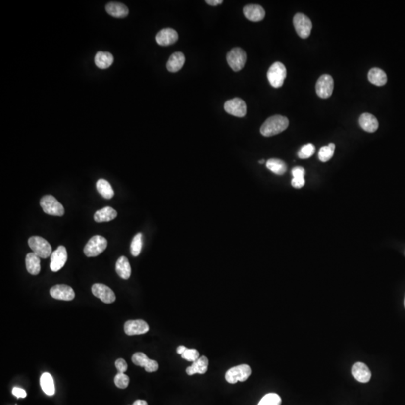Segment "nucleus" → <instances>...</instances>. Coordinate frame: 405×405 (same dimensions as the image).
I'll use <instances>...</instances> for the list:
<instances>
[{
	"label": "nucleus",
	"instance_id": "31",
	"mask_svg": "<svg viewBox=\"0 0 405 405\" xmlns=\"http://www.w3.org/2000/svg\"><path fill=\"white\" fill-rule=\"evenodd\" d=\"M335 148H336V145L333 143H330L327 146L321 147L318 153L320 161L322 162L330 161L334 155Z\"/></svg>",
	"mask_w": 405,
	"mask_h": 405
},
{
	"label": "nucleus",
	"instance_id": "45",
	"mask_svg": "<svg viewBox=\"0 0 405 405\" xmlns=\"http://www.w3.org/2000/svg\"></svg>",
	"mask_w": 405,
	"mask_h": 405
},
{
	"label": "nucleus",
	"instance_id": "41",
	"mask_svg": "<svg viewBox=\"0 0 405 405\" xmlns=\"http://www.w3.org/2000/svg\"><path fill=\"white\" fill-rule=\"evenodd\" d=\"M206 3L212 6H216V5H221L223 3L222 0H206Z\"/></svg>",
	"mask_w": 405,
	"mask_h": 405
},
{
	"label": "nucleus",
	"instance_id": "6",
	"mask_svg": "<svg viewBox=\"0 0 405 405\" xmlns=\"http://www.w3.org/2000/svg\"><path fill=\"white\" fill-rule=\"evenodd\" d=\"M40 205L45 213L54 216H62L65 209L60 202L52 195H45L41 199Z\"/></svg>",
	"mask_w": 405,
	"mask_h": 405
},
{
	"label": "nucleus",
	"instance_id": "33",
	"mask_svg": "<svg viewBox=\"0 0 405 405\" xmlns=\"http://www.w3.org/2000/svg\"><path fill=\"white\" fill-rule=\"evenodd\" d=\"M143 246V235L139 233L135 236L131 244V253L134 257H138L141 253Z\"/></svg>",
	"mask_w": 405,
	"mask_h": 405
},
{
	"label": "nucleus",
	"instance_id": "7",
	"mask_svg": "<svg viewBox=\"0 0 405 405\" xmlns=\"http://www.w3.org/2000/svg\"><path fill=\"white\" fill-rule=\"evenodd\" d=\"M294 25L297 34L302 39H307L311 34L312 23L305 14L297 13L294 17Z\"/></svg>",
	"mask_w": 405,
	"mask_h": 405
},
{
	"label": "nucleus",
	"instance_id": "19",
	"mask_svg": "<svg viewBox=\"0 0 405 405\" xmlns=\"http://www.w3.org/2000/svg\"><path fill=\"white\" fill-rule=\"evenodd\" d=\"M359 122L362 129L369 133L376 132L379 127L377 118L371 113H362L359 117Z\"/></svg>",
	"mask_w": 405,
	"mask_h": 405
},
{
	"label": "nucleus",
	"instance_id": "16",
	"mask_svg": "<svg viewBox=\"0 0 405 405\" xmlns=\"http://www.w3.org/2000/svg\"><path fill=\"white\" fill-rule=\"evenodd\" d=\"M351 372H352L353 377L356 379V381L362 384L368 383L371 377V371L368 366L362 362H356L353 365Z\"/></svg>",
	"mask_w": 405,
	"mask_h": 405
},
{
	"label": "nucleus",
	"instance_id": "4",
	"mask_svg": "<svg viewBox=\"0 0 405 405\" xmlns=\"http://www.w3.org/2000/svg\"><path fill=\"white\" fill-rule=\"evenodd\" d=\"M251 374H252V369L250 366L246 364H243V365H237V366L230 368L226 372L225 379L229 384H237L238 381L244 382L250 377Z\"/></svg>",
	"mask_w": 405,
	"mask_h": 405
},
{
	"label": "nucleus",
	"instance_id": "2",
	"mask_svg": "<svg viewBox=\"0 0 405 405\" xmlns=\"http://www.w3.org/2000/svg\"><path fill=\"white\" fill-rule=\"evenodd\" d=\"M286 68L282 62H275L268 70V81L274 88L282 87L285 82V80L286 79Z\"/></svg>",
	"mask_w": 405,
	"mask_h": 405
},
{
	"label": "nucleus",
	"instance_id": "44",
	"mask_svg": "<svg viewBox=\"0 0 405 405\" xmlns=\"http://www.w3.org/2000/svg\"><path fill=\"white\" fill-rule=\"evenodd\" d=\"M264 162H265L264 160H261V161H259V163H260V164H263V163Z\"/></svg>",
	"mask_w": 405,
	"mask_h": 405
},
{
	"label": "nucleus",
	"instance_id": "20",
	"mask_svg": "<svg viewBox=\"0 0 405 405\" xmlns=\"http://www.w3.org/2000/svg\"><path fill=\"white\" fill-rule=\"evenodd\" d=\"M209 366V359L206 356H202L199 357L198 360L193 362L191 366L186 368V373L189 375H193L195 374H205L207 371Z\"/></svg>",
	"mask_w": 405,
	"mask_h": 405
},
{
	"label": "nucleus",
	"instance_id": "12",
	"mask_svg": "<svg viewBox=\"0 0 405 405\" xmlns=\"http://www.w3.org/2000/svg\"><path fill=\"white\" fill-rule=\"evenodd\" d=\"M92 292L95 297L100 299L103 303L110 304L116 300L114 292L107 285L103 284H95L92 287Z\"/></svg>",
	"mask_w": 405,
	"mask_h": 405
},
{
	"label": "nucleus",
	"instance_id": "9",
	"mask_svg": "<svg viewBox=\"0 0 405 405\" xmlns=\"http://www.w3.org/2000/svg\"><path fill=\"white\" fill-rule=\"evenodd\" d=\"M227 60L234 71H240L244 68L246 62V52L241 48H234L227 53Z\"/></svg>",
	"mask_w": 405,
	"mask_h": 405
},
{
	"label": "nucleus",
	"instance_id": "35",
	"mask_svg": "<svg viewBox=\"0 0 405 405\" xmlns=\"http://www.w3.org/2000/svg\"><path fill=\"white\" fill-rule=\"evenodd\" d=\"M129 377L124 373H118L115 376L114 383L115 385L119 389L127 388L129 384Z\"/></svg>",
	"mask_w": 405,
	"mask_h": 405
},
{
	"label": "nucleus",
	"instance_id": "23",
	"mask_svg": "<svg viewBox=\"0 0 405 405\" xmlns=\"http://www.w3.org/2000/svg\"><path fill=\"white\" fill-rule=\"evenodd\" d=\"M368 78L371 84L377 87H382L387 82V74L381 68H371L368 72Z\"/></svg>",
	"mask_w": 405,
	"mask_h": 405
},
{
	"label": "nucleus",
	"instance_id": "27",
	"mask_svg": "<svg viewBox=\"0 0 405 405\" xmlns=\"http://www.w3.org/2000/svg\"><path fill=\"white\" fill-rule=\"evenodd\" d=\"M113 56L108 52L99 51L95 56V63L100 69L108 68L113 64Z\"/></svg>",
	"mask_w": 405,
	"mask_h": 405
},
{
	"label": "nucleus",
	"instance_id": "25",
	"mask_svg": "<svg viewBox=\"0 0 405 405\" xmlns=\"http://www.w3.org/2000/svg\"><path fill=\"white\" fill-rule=\"evenodd\" d=\"M117 216V212L110 206H106L97 211L94 215V220L96 222H107L112 221Z\"/></svg>",
	"mask_w": 405,
	"mask_h": 405
},
{
	"label": "nucleus",
	"instance_id": "37",
	"mask_svg": "<svg viewBox=\"0 0 405 405\" xmlns=\"http://www.w3.org/2000/svg\"><path fill=\"white\" fill-rule=\"evenodd\" d=\"M115 365H116V368H117L119 373H124L127 371V362H125V359H118L115 362Z\"/></svg>",
	"mask_w": 405,
	"mask_h": 405
},
{
	"label": "nucleus",
	"instance_id": "26",
	"mask_svg": "<svg viewBox=\"0 0 405 405\" xmlns=\"http://www.w3.org/2000/svg\"><path fill=\"white\" fill-rule=\"evenodd\" d=\"M26 266L31 275H38L41 271L40 257L33 252L29 253L26 257Z\"/></svg>",
	"mask_w": 405,
	"mask_h": 405
},
{
	"label": "nucleus",
	"instance_id": "13",
	"mask_svg": "<svg viewBox=\"0 0 405 405\" xmlns=\"http://www.w3.org/2000/svg\"><path fill=\"white\" fill-rule=\"evenodd\" d=\"M68 254L65 246H60L52 253L51 256V269L53 272L60 270L67 261Z\"/></svg>",
	"mask_w": 405,
	"mask_h": 405
},
{
	"label": "nucleus",
	"instance_id": "22",
	"mask_svg": "<svg viewBox=\"0 0 405 405\" xmlns=\"http://www.w3.org/2000/svg\"><path fill=\"white\" fill-rule=\"evenodd\" d=\"M186 58L181 52H176L170 56L167 63V68L170 72H177L185 64Z\"/></svg>",
	"mask_w": 405,
	"mask_h": 405
},
{
	"label": "nucleus",
	"instance_id": "10",
	"mask_svg": "<svg viewBox=\"0 0 405 405\" xmlns=\"http://www.w3.org/2000/svg\"><path fill=\"white\" fill-rule=\"evenodd\" d=\"M224 110L229 114L237 117H244L247 112L246 102L240 98L231 99L224 104Z\"/></svg>",
	"mask_w": 405,
	"mask_h": 405
},
{
	"label": "nucleus",
	"instance_id": "21",
	"mask_svg": "<svg viewBox=\"0 0 405 405\" xmlns=\"http://www.w3.org/2000/svg\"><path fill=\"white\" fill-rule=\"evenodd\" d=\"M106 11L110 16L116 18H123L127 17L129 9L124 4L119 2H109L105 7Z\"/></svg>",
	"mask_w": 405,
	"mask_h": 405
},
{
	"label": "nucleus",
	"instance_id": "3",
	"mask_svg": "<svg viewBox=\"0 0 405 405\" xmlns=\"http://www.w3.org/2000/svg\"><path fill=\"white\" fill-rule=\"evenodd\" d=\"M29 246L33 251V253L41 258H48L51 256L52 247L45 239L41 237H32L28 240Z\"/></svg>",
	"mask_w": 405,
	"mask_h": 405
},
{
	"label": "nucleus",
	"instance_id": "32",
	"mask_svg": "<svg viewBox=\"0 0 405 405\" xmlns=\"http://www.w3.org/2000/svg\"><path fill=\"white\" fill-rule=\"evenodd\" d=\"M282 399L276 393H269L262 398L257 405H281Z\"/></svg>",
	"mask_w": 405,
	"mask_h": 405
},
{
	"label": "nucleus",
	"instance_id": "24",
	"mask_svg": "<svg viewBox=\"0 0 405 405\" xmlns=\"http://www.w3.org/2000/svg\"><path fill=\"white\" fill-rule=\"evenodd\" d=\"M116 271L119 277L125 280H127L130 278L132 269L127 257L122 256L118 259L116 263Z\"/></svg>",
	"mask_w": 405,
	"mask_h": 405
},
{
	"label": "nucleus",
	"instance_id": "5",
	"mask_svg": "<svg viewBox=\"0 0 405 405\" xmlns=\"http://www.w3.org/2000/svg\"><path fill=\"white\" fill-rule=\"evenodd\" d=\"M107 241L104 237L96 235L92 237L84 247V254L87 257L99 256L107 249Z\"/></svg>",
	"mask_w": 405,
	"mask_h": 405
},
{
	"label": "nucleus",
	"instance_id": "14",
	"mask_svg": "<svg viewBox=\"0 0 405 405\" xmlns=\"http://www.w3.org/2000/svg\"><path fill=\"white\" fill-rule=\"evenodd\" d=\"M132 360L135 365L144 367L147 372H155L158 369V362L149 359L144 353H135L132 356Z\"/></svg>",
	"mask_w": 405,
	"mask_h": 405
},
{
	"label": "nucleus",
	"instance_id": "43",
	"mask_svg": "<svg viewBox=\"0 0 405 405\" xmlns=\"http://www.w3.org/2000/svg\"><path fill=\"white\" fill-rule=\"evenodd\" d=\"M132 405H148V404L144 400H137L134 402Z\"/></svg>",
	"mask_w": 405,
	"mask_h": 405
},
{
	"label": "nucleus",
	"instance_id": "1",
	"mask_svg": "<svg viewBox=\"0 0 405 405\" xmlns=\"http://www.w3.org/2000/svg\"><path fill=\"white\" fill-rule=\"evenodd\" d=\"M289 120L285 116L275 115L268 118L260 128V133L264 137H272L282 133L288 129Z\"/></svg>",
	"mask_w": 405,
	"mask_h": 405
},
{
	"label": "nucleus",
	"instance_id": "42",
	"mask_svg": "<svg viewBox=\"0 0 405 405\" xmlns=\"http://www.w3.org/2000/svg\"><path fill=\"white\" fill-rule=\"evenodd\" d=\"M187 349L188 348H186L185 346H183V345H180V346H179L178 348H177L176 351H177V354L182 355V354H183V353H184Z\"/></svg>",
	"mask_w": 405,
	"mask_h": 405
},
{
	"label": "nucleus",
	"instance_id": "29",
	"mask_svg": "<svg viewBox=\"0 0 405 405\" xmlns=\"http://www.w3.org/2000/svg\"><path fill=\"white\" fill-rule=\"evenodd\" d=\"M96 188H97L99 193L105 199H111L114 196V192H113L111 185L104 179L98 180Z\"/></svg>",
	"mask_w": 405,
	"mask_h": 405
},
{
	"label": "nucleus",
	"instance_id": "18",
	"mask_svg": "<svg viewBox=\"0 0 405 405\" xmlns=\"http://www.w3.org/2000/svg\"><path fill=\"white\" fill-rule=\"evenodd\" d=\"M245 17L252 22L261 21L265 17L264 9L259 5H248L243 8Z\"/></svg>",
	"mask_w": 405,
	"mask_h": 405
},
{
	"label": "nucleus",
	"instance_id": "40",
	"mask_svg": "<svg viewBox=\"0 0 405 405\" xmlns=\"http://www.w3.org/2000/svg\"><path fill=\"white\" fill-rule=\"evenodd\" d=\"M12 394L14 395V396L19 399V398H23L27 397V393L23 389L18 388V387H14L12 390Z\"/></svg>",
	"mask_w": 405,
	"mask_h": 405
},
{
	"label": "nucleus",
	"instance_id": "39",
	"mask_svg": "<svg viewBox=\"0 0 405 405\" xmlns=\"http://www.w3.org/2000/svg\"><path fill=\"white\" fill-rule=\"evenodd\" d=\"M305 169L302 167H296L292 170L293 177H300V178H304L305 176Z\"/></svg>",
	"mask_w": 405,
	"mask_h": 405
},
{
	"label": "nucleus",
	"instance_id": "17",
	"mask_svg": "<svg viewBox=\"0 0 405 405\" xmlns=\"http://www.w3.org/2000/svg\"><path fill=\"white\" fill-rule=\"evenodd\" d=\"M178 33L171 28L163 29L156 36V42L161 46L173 45L178 40Z\"/></svg>",
	"mask_w": 405,
	"mask_h": 405
},
{
	"label": "nucleus",
	"instance_id": "11",
	"mask_svg": "<svg viewBox=\"0 0 405 405\" xmlns=\"http://www.w3.org/2000/svg\"><path fill=\"white\" fill-rule=\"evenodd\" d=\"M149 330L148 323L143 320H128L124 326L125 334L128 336L145 334Z\"/></svg>",
	"mask_w": 405,
	"mask_h": 405
},
{
	"label": "nucleus",
	"instance_id": "34",
	"mask_svg": "<svg viewBox=\"0 0 405 405\" xmlns=\"http://www.w3.org/2000/svg\"><path fill=\"white\" fill-rule=\"evenodd\" d=\"M315 147L312 144H305L302 147L298 152L299 158L301 159H307L314 155Z\"/></svg>",
	"mask_w": 405,
	"mask_h": 405
},
{
	"label": "nucleus",
	"instance_id": "30",
	"mask_svg": "<svg viewBox=\"0 0 405 405\" xmlns=\"http://www.w3.org/2000/svg\"><path fill=\"white\" fill-rule=\"evenodd\" d=\"M266 167L277 175H283L286 172L287 165L282 160L271 158L266 162Z\"/></svg>",
	"mask_w": 405,
	"mask_h": 405
},
{
	"label": "nucleus",
	"instance_id": "8",
	"mask_svg": "<svg viewBox=\"0 0 405 405\" xmlns=\"http://www.w3.org/2000/svg\"><path fill=\"white\" fill-rule=\"evenodd\" d=\"M334 89V81L329 74L320 76L316 84V93L321 99H327L332 96Z\"/></svg>",
	"mask_w": 405,
	"mask_h": 405
},
{
	"label": "nucleus",
	"instance_id": "36",
	"mask_svg": "<svg viewBox=\"0 0 405 405\" xmlns=\"http://www.w3.org/2000/svg\"><path fill=\"white\" fill-rule=\"evenodd\" d=\"M183 359L189 362H195L199 359V352L196 349H187L181 355Z\"/></svg>",
	"mask_w": 405,
	"mask_h": 405
},
{
	"label": "nucleus",
	"instance_id": "28",
	"mask_svg": "<svg viewBox=\"0 0 405 405\" xmlns=\"http://www.w3.org/2000/svg\"><path fill=\"white\" fill-rule=\"evenodd\" d=\"M41 387L45 394L52 396L55 393V386L53 379L49 373H44L40 379Z\"/></svg>",
	"mask_w": 405,
	"mask_h": 405
},
{
	"label": "nucleus",
	"instance_id": "38",
	"mask_svg": "<svg viewBox=\"0 0 405 405\" xmlns=\"http://www.w3.org/2000/svg\"><path fill=\"white\" fill-rule=\"evenodd\" d=\"M305 178H300V177H293L292 181H291V185L293 187L296 189H301L305 185Z\"/></svg>",
	"mask_w": 405,
	"mask_h": 405
},
{
	"label": "nucleus",
	"instance_id": "15",
	"mask_svg": "<svg viewBox=\"0 0 405 405\" xmlns=\"http://www.w3.org/2000/svg\"><path fill=\"white\" fill-rule=\"evenodd\" d=\"M50 294L53 298L64 301H71L75 297L74 290L66 285H57L52 287Z\"/></svg>",
	"mask_w": 405,
	"mask_h": 405
}]
</instances>
